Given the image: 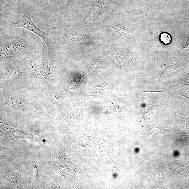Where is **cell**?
Returning a JSON list of instances; mask_svg holds the SVG:
<instances>
[{"mask_svg": "<svg viewBox=\"0 0 189 189\" xmlns=\"http://www.w3.org/2000/svg\"><path fill=\"white\" fill-rule=\"evenodd\" d=\"M75 1V0H68L69 3L70 4H72Z\"/></svg>", "mask_w": 189, "mask_h": 189, "instance_id": "obj_6", "label": "cell"}, {"mask_svg": "<svg viewBox=\"0 0 189 189\" xmlns=\"http://www.w3.org/2000/svg\"><path fill=\"white\" fill-rule=\"evenodd\" d=\"M143 1H147L146 0H143Z\"/></svg>", "mask_w": 189, "mask_h": 189, "instance_id": "obj_7", "label": "cell"}, {"mask_svg": "<svg viewBox=\"0 0 189 189\" xmlns=\"http://www.w3.org/2000/svg\"><path fill=\"white\" fill-rule=\"evenodd\" d=\"M160 39L161 41L165 44L169 43L171 41V38L169 34L163 33L161 35Z\"/></svg>", "mask_w": 189, "mask_h": 189, "instance_id": "obj_4", "label": "cell"}, {"mask_svg": "<svg viewBox=\"0 0 189 189\" xmlns=\"http://www.w3.org/2000/svg\"><path fill=\"white\" fill-rule=\"evenodd\" d=\"M9 24L11 27L22 28L40 36L46 44L48 50H51L55 47L57 41V32H45L39 28L32 21L29 11H26L17 20H9Z\"/></svg>", "mask_w": 189, "mask_h": 189, "instance_id": "obj_1", "label": "cell"}, {"mask_svg": "<svg viewBox=\"0 0 189 189\" xmlns=\"http://www.w3.org/2000/svg\"><path fill=\"white\" fill-rule=\"evenodd\" d=\"M188 48H189V41H188V45L187 46V47H186L185 48H184V49L183 50V51H185V50H188Z\"/></svg>", "mask_w": 189, "mask_h": 189, "instance_id": "obj_5", "label": "cell"}, {"mask_svg": "<svg viewBox=\"0 0 189 189\" xmlns=\"http://www.w3.org/2000/svg\"><path fill=\"white\" fill-rule=\"evenodd\" d=\"M112 28L117 33L120 35L126 37L127 38H130V35L129 32L126 29L120 25H113L107 26Z\"/></svg>", "mask_w": 189, "mask_h": 189, "instance_id": "obj_3", "label": "cell"}, {"mask_svg": "<svg viewBox=\"0 0 189 189\" xmlns=\"http://www.w3.org/2000/svg\"><path fill=\"white\" fill-rule=\"evenodd\" d=\"M86 36L75 31H68L63 34L59 42L61 44H67L71 43L84 40Z\"/></svg>", "mask_w": 189, "mask_h": 189, "instance_id": "obj_2", "label": "cell"}]
</instances>
